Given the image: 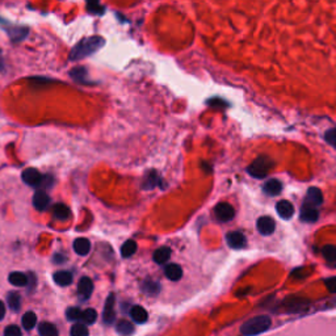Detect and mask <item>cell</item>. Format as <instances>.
<instances>
[{"label":"cell","instance_id":"1","mask_svg":"<svg viewBox=\"0 0 336 336\" xmlns=\"http://www.w3.org/2000/svg\"><path fill=\"white\" fill-rule=\"evenodd\" d=\"M104 45H105V40L102 37H98V36L84 38L72 49L70 59L71 61H80L83 58L89 57L97 50H100Z\"/></svg>","mask_w":336,"mask_h":336},{"label":"cell","instance_id":"2","mask_svg":"<svg viewBox=\"0 0 336 336\" xmlns=\"http://www.w3.org/2000/svg\"><path fill=\"white\" fill-rule=\"evenodd\" d=\"M271 326V316L258 315L243 323L241 327V332L246 336H258L260 333H264L265 331H268V328Z\"/></svg>","mask_w":336,"mask_h":336},{"label":"cell","instance_id":"3","mask_svg":"<svg viewBox=\"0 0 336 336\" xmlns=\"http://www.w3.org/2000/svg\"><path fill=\"white\" fill-rule=\"evenodd\" d=\"M272 167V160L268 156H260L258 159H255L250 166L247 167V172L252 177L256 179H264L268 175L269 170Z\"/></svg>","mask_w":336,"mask_h":336},{"label":"cell","instance_id":"4","mask_svg":"<svg viewBox=\"0 0 336 336\" xmlns=\"http://www.w3.org/2000/svg\"><path fill=\"white\" fill-rule=\"evenodd\" d=\"M214 214L221 222H229L234 218L235 210L228 202H219L214 207Z\"/></svg>","mask_w":336,"mask_h":336},{"label":"cell","instance_id":"5","mask_svg":"<svg viewBox=\"0 0 336 336\" xmlns=\"http://www.w3.org/2000/svg\"><path fill=\"white\" fill-rule=\"evenodd\" d=\"M21 179L24 180L25 184L31 185V187H38L44 181V176L36 168H27V170L23 171Z\"/></svg>","mask_w":336,"mask_h":336},{"label":"cell","instance_id":"6","mask_svg":"<svg viewBox=\"0 0 336 336\" xmlns=\"http://www.w3.org/2000/svg\"><path fill=\"white\" fill-rule=\"evenodd\" d=\"M226 242L231 248L234 250H241L246 246V237L245 234H242L239 231H231L226 235Z\"/></svg>","mask_w":336,"mask_h":336},{"label":"cell","instance_id":"7","mask_svg":"<svg viewBox=\"0 0 336 336\" xmlns=\"http://www.w3.org/2000/svg\"><path fill=\"white\" fill-rule=\"evenodd\" d=\"M256 228H258L259 233L262 235H272L275 233L276 223L275 221L272 219L271 217H260L258 219V223H256Z\"/></svg>","mask_w":336,"mask_h":336},{"label":"cell","instance_id":"8","mask_svg":"<svg viewBox=\"0 0 336 336\" xmlns=\"http://www.w3.org/2000/svg\"><path fill=\"white\" fill-rule=\"evenodd\" d=\"M92 292H93V282H92V280L89 277H82L78 284L79 297L83 301H87L91 297Z\"/></svg>","mask_w":336,"mask_h":336},{"label":"cell","instance_id":"9","mask_svg":"<svg viewBox=\"0 0 336 336\" xmlns=\"http://www.w3.org/2000/svg\"><path fill=\"white\" fill-rule=\"evenodd\" d=\"M102 319L106 324H112L116 320V311H115V295L109 294L106 299L105 306H104V314H102Z\"/></svg>","mask_w":336,"mask_h":336},{"label":"cell","instance_id":"10","mask_svg":"<svg viewBox=\"0 0 336 336\" xmlns=\"http://www.w3.org/2000/svg\"><path fill=\"white\" fill-rule=\"evenodd\" d=\"M276 211L282 219H290L294 214V206L292 202L286 200H281L276 204Z\"/></svg>","mask_w":336,"mask_h":336},{"label":"cell","instance_id":"11","mask_svg":"<svg viewBox=\"0 0 336 336\" xmlns=\"http://www.w3.org/2000/svg\"><path fill=\"white\" fill-rule=\"evenodd\" d=\"M318 218H319V213L315 207L309 204H303L302 209H301V219L303 222L312 223V222L318 221Z\"/></svg>","mask_w":336,"mask_h":336},{"label":"cell","instance_id":"12","mask_svg":"<svg viewBox=\"0 0 336 336\" xmlns=\"http://www.w3.org/2000/svg\"><path fill=\"white\" fill-rule=\"evenodd\" d=\"M323 202V193L319 188H309L307 194H306V204L311 205V206H319Z\"/></svg>","mask_w":336,"mask_h":336},{"label":"cell","instance_id":"13","mask_svg":"<svg viewBox=\"0 0 336 336\" xmlns=\"http://www.w3.org/2000/svg\"><path fill=\"white\" fill-rule=\"evenodd\" d=\"M33 204L34 206L37 207L38 210H46L49 205H50V197H49V194L46 193V192H44V190H37V192L34 193Z\"/></svg>","mask_w":336,"mask_h":336},{"label":"cell","instance_id":"14","mask_svg":"<svg viewBox=\"0 0 336 336\" xmlns=\"http://www.w3.org/2000/svg\"><path fill=\"white\" fill-rule=\"evenodd\" d=\"M130 316H132V319L134 320V322L142 324V323H145L147 320L149 314H147V311L145 310V307H142V306L140 305H136L133 306L132 310H130Z\"/></svg>","mask_w":336,"mask_h":336},{"label":"cell","instance_id":"15","mask_svg":"<svg viewBox=\"0 0 336 336\" xmlns=\"http://www.w3.org/2000/svg\"><path fill=\"white\" fill-rule=\"evenodd\" d=\"M72 247H74V251L76 254L80 255V256H85V255H88V252L91 251V242L85 238H78L75 239Z\"/></svg>","mask_w":336,"mask_h":336},{"label":"cell","instance_id":"16","mask_svg":"<svg viewBox=\"0 0 336 336\" xmlns=\"http://www.w3.org/2000/svg\"><path fill=\"white\" fill-rule=\"evenodd\" d=\"M164 273H166L167 279L171 281H179L183 276V269L179 264H168L164 269Z\"/></svg>","mask_w":336,"mask_h":336},{"label":"cell","instance_id":"17","mask_svg":"<svg viewBox=\"0 0 336 336\" xmlns=\"http://www.w3.org/2000/svg\"><path fill=\"white\" fill-rule=\"evenodd\" d=\"M264 192L269 196H277V194L281 193L282 190V184L281 181L276 180V179H271L267 183L264 184V187H263Z\"/></svg>","mask_w":336,"mask_h":336},{"label":"cell","instance_id":"18","mask_svg":"<svg viewBox=\"0 0 336 336\" xmlns=\"http://www.w3.org/2000/svg\"><path fill=\"white\" fill-rule=\"evenodd\" d=\"M53 280L59 286H68L72 282V275L68 271L55 272L53 276Z\"/></svg>","mask_w":336,"mask_h":336},{"label":"cell","instance_id":"19","mask_svg":"<svg viewBox=\"0 0 336 336\" xmlns=\"http://www.w3.org/2000/svg\"><path fill=\"white\" fill-rule=\"evenodd\" d=\"M170 258H171V248L168 247L158 248L153 255L154 262H155L156 264H164V263H167L170 260Z\"/></svg>","mask_w":336,"mask_h":336},{"label":"cell","instance_id":"20","mask_svg":"<svg viewBox=\"0 0 336 336\" xmlns=\"http://www.w3.org/2000/svg\"><path fill=\"white\" fill-rule=\"evenodd\" d=\"M53 214H54V218H57V219L66 221V219H68L70 215H71V211H70L67 205L55 204L54 207H53Z\"/></svg>","mask_w":336,"mask_h":336},{"label":"cell","instance_id":"21","mask_svg":"<svg viewBox=\"0 0 336 336\" xmlns=\"http://www.w3.org/2000/svg\"><path fill=\"white\" fill-rule=\"evenodd\" d=\"M87 68L84 67H76L71 70V78L76 80L80 84H89V80L87 79Z\"/></svg>","mask_w":336,"mask_h":336},{"label":"cell","instance_id":"22","mask_svg":"<svg viewBox=\"0 0 336 336\" xmlns=\"http://www.w3.org/2000/svg\"><path fill=\"white\" fill-rule=\"evenodd\" d=\"M8 281L15 286H25L28 284V277L21 272H12L8 277Z\"/></svg>","mask_w":336,"mask_h":336},{"label":"cell","instance_id":"23","mask_svg":"<svg viewBox=\"0 0 336 336\" xmlns=\"http://www.w3.org/2000/svg\"><path fill=\"white\" fill-rule=\"evenodd\" d=\"M38 332L41 336H58V328L53 323L44 322L38 327Z\"/></svg>","mask_w":336,"mask_h":336},{"label":"cell","instance_id":"24","mask_svg":"<svg viewBox=\"0 0 336 336\" xmlns=\"http://www.w3.org/2000/svg\"><path fill=\"white\" fill-rule=\"evenodd\" d=\"M160 179H159V175L155 172V171H151V172L149 173L146 176V179H145V181H143L142 187L145 188L146 190L149 189H153V188H155L158 184H159Z\"/></svg>","mask_w":336,"mask_h":336},{"label":"cell","instance_id":"25","mask_svg":"<svg viewBox=\"0 0 336 336\" xmlns=\"http://www.w3.org/2000/svg\"><path fill=\"white\" fill-rule=\"evenodd\" d=\"M7 302H8V306L11 307V310L16 312L20 310L21 297L17 294L16 292H11V293H8V295H7Z\"/></svg>","mask_w":336,"mask_h":336},{"label":"cell","instance_id":"26","mask_svg":"<svg viewBox=\"0 0 336 336\" xmlns=\"http://www.w3.org/2000/svg\"><path fill=\"white\" fill-rule=\"evenodd\" d=\"M137 248H138V246H137V243L134 241L125 242L123 245V247H121V255H123V258H130V256H133V255L137 252Z\"/></svg>","mask_w":336,"mask_h":336},{"label":"cell","instance_id":"27","mask_svg":"<svg viewBox=\"0 0 336 336\" xmlns=\"http://www.w3.org/2000/svg\"><path fill=\"white\" fill-rule=\"evenodd\" d=\"M21 322H23V327L25 329H32L36 326V323H37V315L33 311L25 312L24 315H23V320Z\"/></svg>","mask_w":336,"mask_h":336},{"label":"cell","instance_id":"28","mask_svg":"<svg viewBox=\"0 0 336 336\" xmlns=\"http://www.w3.org/2000/svg\"><path fill=\"white\" fill-rule=\"evenodd\" d=\"M70 336H89L88 328L85 324L82 323H76L70 329Z\"/></svg>","mask_w":336,"mask_h":336},{"label":"cell","instance_id":"29","mask_svg":"<svg viewBox=\"0 0 336 336\" xmlns=\"http://www.w3.org/2000/svg\"><path fill=\"white\" fill-rule=\"evenodd\" d=\"M117 331L123 335H130V333L134 332V326L129 320H120L117 323Z\"/></svg>","mask_w":336,"mask_h":336},{"label":"cell","instance_id":"30","mask_svg":"<svg viewBox=\"0 0 336 336\" xmlns=\"http://www.w3.org/2000/svg\"><path fill=\"white\" fill-rule=\"evenodd\" d=\"M96 319H97V312L95 309H87L83 311L82 320L84 322V324H93Z\"/></svg>","mask_w":336,"mask_h":336},{"label":"cell","instance_id":"31","mask_svg":"<svg viewBox=\"0 0 336 336\" xmlns=\"http://www.w3.org/2000/svg\"><path fill=\"white\" fill-rule=\"evenodd\" d=\"M143 292L147 293V294L150 295H155L159 293L160 290V286L158 282H154V281H145V284H143L142 286Z\"/></svg>","mask_w":336,"mask_h":336},{"label":"cell","instance_id":"32","mask_svg":"<svg viewBox=\"0 0 336 336\" xmlns=\"http://www.w3.org/2000/svg\"><path fill=\"white\" fill-rule=\"evenodd\" d=\"M322 254H323V256L326 258L327 262L332 263L336 260V247H335V246H331V245L324 246V247H323V250H322Z\"/></svg>","mask_w":336,"mask_h":336},{"label":"cell","instance_id":"33","mask_svg":"<svg viewBox=\"0 0 336 336\" xmlns=\"http://www.w3.org/2000/svg\"><path fill=\"white\" fill-rule=\"evenodd\" d=\"M82 314L83 311L79 307H68L67 311H66V318L74 322V320L82 319Z\"/></svg>","mask_w":336,"mask_h":336},{"label":"cell","instance_id":"34","mask_svg":"<svg viewBox=\"0 0 336 336\" xmlns=\"http://www.w3.org/2000/svg\"><path fill=\"white\" fill-rule=\"evenodd\" d=\"M87 10H88L89 14L95 15H102L105 12V8L101 7L98 3H88L87 4Z\"/></svg>","mask_w":336,"mask_h":336},{"label":"cell","instance_id":"35","mask_svg":"<svg viewBox=\"0 0 336 336\" xmlns=\"http://www.w3.org/2000/svg\"><path fill=\"white\" fill-rule=\"evenodd\" d=\"M324 140L327 141V143H329L331 146L336 149V128L327 130L326 134H324Z\"/></svg>","mask_w":336,"mask_h":336},{"label":"cell","instance_id":"36","mask_svg":"<svg viewBox=\"0 0 336 336\" xmlns=\"http://www.w3.org/2000/svg\"><path fill=\"white\" fill-rule=\"evenodd\" d=\"M4 336H21L20 327L15 326V324L7 326L4 329Z\"/></svg>","mask_w":336,"mask_h":336},{"label":"cell","instance_id":"37","mask_svg":"<svg viewBox=\"0 0 336 336\" xmlns=\"http://www.w3.org/2000/svg\"><path fill=\"white\" fill-rule=\"evenodd\" d=\"M327 289H328L331 293H336V277H331V279H327L324 281Z\"/></svg>","mask_w":336,"mask_h":336},{"label":"cell","instance_id":"38","mask_svg":"<svg viewBox=\"0 0 336 336\" xmlns=\"http://www.w3.org/2000/svg\"><path fill=\"white\" fill-rule=\"evenodd\" d=\"M66 259H67V258H66V256H63V255L55 254L54 258H53V260H54L55 264H62L63 262H66Z\"/></svg>","mask_w":336,"mask_h":336},{"label":"cell","instance_id":"39","mask_svg":"<svg viewBox=\"0 0 336 336\" xmlns=\"http://www.w3.org/2000/svg\"><path fill=\"white\" fill-rule=\"evenodd\" d=\"M4 315H6V305L0 301V320L3 319Z\"/></svg>","mask_w":336,"mask_h":336}]
</instances>
